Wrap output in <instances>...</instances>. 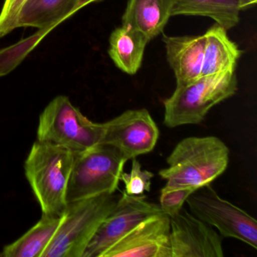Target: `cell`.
<instances>
[{
	"mask_svg": "<svg viewBox=\"0 0 257 257\" xmlns=\"http://www.w3.org/2000/svg\"><path fill=\"white\" fill-rule=\"evenodd\" d=\"M226 30L215 24L205 35L201 76L235 72L237 61L243 54L227 35Z\"/></svg>",
	"mask_w": 257,
	"mask_h": 257,
	"instance_id": "obj_14",
	"label": "cell"
},
{
	"mask_svg": "<svg viewBox=\"0 0 257 257\" xmlns=\"http://www.w3.org/2000/svg\"><path fill=\"white\" fill-rule=\"evenodd\" d=\"M229 150L216 137L182 140L167 159L168 167L159 175L170 186L199 189L210 185L228 168Z\"/></svg>",
	"mask_w": 257,
	"mask_h": 257,
	"instance_id": "obj_1",
	"label": "cell"
},
{
	"mask_svg": "<svg viewBox=\"0 0 257 257\" xmlns=\"http://www.w3.org/2000/svg\"><path fill=\"white\" fill-rule=\"evenodd\" d=\"M171 257H223L222 240L211 225L185 208L170 217Z\"/></svg>",
	"mask_w": 257,
	"mask_h": 257,
	"instance_id": "obj_10",
	"label": "cell"
},
{
	"mask_svg": "<svg viewBox=\"0 0 257 257\" xmlns=\"http://www.w3.org/2000/svg\"><path fill=\"white\" fill-rule=\"evenodd\" d=\"M192 214L220 235L241 240L257 249V222L245 210L219 196L210 185L196 189L186 200Z\"/></svg>",
	"mask_w": 257,
	"mask_h": 257,
	"instance_id": "obj_7",
	"label": "cell"
},
{
	"mask_svg": "<svg viewBox=\"0 0 257 257\" xmlns=\"http://www.w3.org/2000/svg\"><path fill=\"white\" fill-rule=\"evenodd\" d=\"M61 216L43 214L40 220L31 229L13 243L6 246L0 256L42 257L59 226Z\"/></svg>",
	"mask_w": 257,
	"mask_h": 257,
	"instance_id": "obj_18",
	"label": "cell"
},
{
	"mask_svg": "<svg viewBox=\"0 0 257 257\" xmlns=\"http://www.w3.org/2000/svg\"><path fill=\"white\" fill-rule=\"evenodd\" d=\"M170 216L162 213L143 221L102 257H171Z\"/></svg>",
	"mask_w": 257,
	"mask_h": 257,
	"instance_id": "obj_11",
	"label": "cell"
},
{
	"mask_svg": "<svg viewBox=\"0 0 257 257\" xmlns=\"http://www.w3.org/2000/svg\"><path fill=\"white\" fill-rule=\"evenodd\" d=\"M78 0H27L19 12L16 27L56 28L76 13Z\"/></svg>",
	"mask_w": 257,
	"mask_h": 257,
	"instance_id": "obj_16",
	"label": "cell"
},
{
	"mask_svg": "<svg viewBox=\"0 0 257 257\" xmlns=\"http://www.w3.org/2000/svg\"><path fill=\"white\" fill-rule=\"evenodd\" d=\"M132 160V170L129 173H121L120 180L124 183V191L127 195L137 196L144 195V192H150L151 189V180L154 174L143 170L136 158Z\"/></svg>",
	"mask_w": 257,
	"mask_h": 257,
	"instance_id": "obj_20",
	"label": "cell"
},
{
	"mask_svg": "<svg viewBox=\"0 0 257 257\" xmlns=\"http://www.w3.org/2000/svg\"><path fill=\"white\" fill-rule=\"evenodd\" d=\"M103 126L101 145L117 149L127 162L153 151L159 138V127L147 109L125 111Z\"/></svg>",
	"mask_w": 257,
	"mask_h": 257,
	"instance_id": "obj_9",
	"label": "cell"
},
{
	"mask_svg": "<svg viewBox=\"0 0 257 257\" xmlns=\"http://www.w3.org/2000/svg\"><path fill=\"white\" fill-rule=\"evenodd\" d=\"M162 213L159 204L147 201V195H129L123 191L112 211L96 230L82 257H102L138 224Z\"/></svg>",
	"mask_w": 257,
	"mask_h": 257,
	"instance_id": "obj_8",
	"label": "cell"
},
{
	"mask_svg": "<svg viewBox=\"0 0 257 257\" xmlns=\"http://www.w3.org/2000/svg\"><path fill=\"white\" fill-rule=\"evenodd\" d=\"M27 0H5L0 13V38L17 28L18 16Z\"/></svg>",
	"mask_w": 257,
	"mask_h": 257,
	"instance_id": "obj_22",
	"label": "cell"
},
{
	"mask_svg": "<svg viewBox=\"0 0 257 257\" xmlns=\"http://www.w3.org/2000/svg\"><path fill=\"white\" fill-rule=\"evenodd\" d=\"M126 162L121 153L111 146L99 145L76 153L67 203L115 192Z\"/></svg>",
	"mask_w": 257,
	"mask_h": 257,
	"instance_id": "obj_6",
	"label": "cell"
},
{
	"mask_svg": "<svg viewBox=\"0 0 257 257\" xmlns=\"http://www.w3.org/2000/svg\"><path fill=\"white\" fill-rule=\"evenodd\" d=\"M75 156V152L52 143L37 141L33 145L25 162V174L43 214L64 213Z\"/></svg>",
	"mask_w": 257,
	"mask_h": 257,
	"instance_id": "obj_2",
	"label": "cell"
},
{
	"mask_svg": "<svg viewBox=\"0 0 257 257\" xmlns=\"http://www.w3.org/2000/svg\"><path fill=\"white\" fill-rule=\"evenodd\" d=\"M174 4L175 0H128L122 25L140 31L150 41L163 33Z\"/></svg>",
	"mask_w": 257,
	"mask_h": 257,
	"instance_id": "obj_13",
	"label": "cell"
},
{
	"mask_svg": "<svg viewBox=\"0 0 257 257\" xmlns=\"http://www.w3.org/2000/svg\"><path fill=\"white\" fill-rule=\"evenodd\" d=\"M196 189L191 186L166 184L161 190L159 206L164 213L172 217L180 212L186 200Z\"/></svg>",
	"mask_w": 257,
	"mask_h": 257,
	"instance_id": "obj_21",
	"label": "cell"
},
{
	"mask_svg": "<svg viewBox=\"0 0 257 257\" xmlns=\"http://www.w3.org/2000/svg\"><path fill=\"white\" fill-rule=\"evenodd\" d=\"M54 27L40 29L32 36L16 44L0 49V77L10 74L40 44Z\"/></svg>",
	"mask_w": 257,
	"mask_h": 257,
	"instance_id": "obj_19",
	"label": "cell"
},
{
	"mask_svg": "<svg viewBox=\"0 0 257 257\" xmlns=\"http://www.w3.org/2000/svg\"><path fill=\"white\" fill-rule=\"evenodd\" d=\"M168 64L177 86L187 85L201 76L205 35L170 37L163 34Z\"/></svg>",
	"mask_w": 257,
	"mask_h": 257,
	"instance_id": "obj_12",
	"label": "cell"
},
{
	"mask_svg": "<svg viewBox=\"0 0 257 257\" xmlns=\"http://www.w3.org/2000/svg\"><path fill=\"white\" fill-rule=\"evenodd\" d=\"M103 123H94L75 107L69 97L60 95L46 106L40 117L38 141L52 143L75 153L101 145Z\"/></svg>",
	"mask_w": 257,
	"mask_h": 257,
	"instance_id": "obj_5",
	"label": "cell"
},
{
	"mask_svg": "<svg viewBox=\"0 0 257 257\" xmlns=\"http://www.w3.org/2000/svg\"><path fill=\"white\" fill-rule=\"evenodd\" d=\"M97 1H99V0H78L75 11H76V13L81 9L84 8V7L92 4V3L97 2Z\"/></svg>",
	"mask_w": 257,
	"mask_h": 257,
	"instance_id": "obj_24",
	"label": "cell"
},
{
	"mask_svg": "<svg viewBox=\"0 0 257 257\" xmlns=\"http://www.w3.org/2000/svg\"><path fill=\"white\" fill-rule=\"evenodd\" d=\"M257 0H239L240 3V10H244L246 9L250 8L252 6L256 4Z\"/></svg>",
	"mask_w": 257,
	"mask_h": 257,
	"instance_id": "obj_23",
	"label": "cell"
},
{
	"mask_svg": "<svg viewBox=\"0 0 257 257\" xmlns=\"http://www.w3.org/2000/svg\"><path fill=\"white\" fill-rule=\"evenodd\" d=\"M239 0H175L172 16H203L216 24L231 29L240 21Z\"/></svg>",
	"mask_w": 257,
	"mask_h": 257,
	"instance_id": "obj_17",
	"label": "cell"
},
{
	"mask_svg": "<svg viewBox=\"0 0 257 257\" xmlns=\"http://www.w3.org/2000/svg\"><path fill=\"white\" fill-rule=\"evenodd\" d=\"M119 197L114 192L67 203L59 226L42 257H82Z\"/></svg>",
	"mask_w": 257,
	"mask_h": 257,
	"instance_id": "obj_3",
	"label": "cell"
},
{
	"mask_svg": "<svg viewBox=\"0 0 257 257\" xmlns=\"http://www.w3.org/2000/svg\"><path fill=\"white\" fill-rule=\"evenodd\" d=\"M237 91L235 72L201 76L187 85L177 86L164 100V123L168 127L200 124L211 108Z\"/></svg>",
	"mask_w": 257,
	"mask_h": 257,
	"instance_id": "obj_4",
	"label": "cell"
},
{
	"mask_svg": "<svg viewBox=\"0 0 257 257\" xmlns=\"http://www.w3.org/2000/svg\"><path fill=\"white\" fill-rule=\"evenodd\" d=\"M149 39L145 35L125 25L112 31L108 50L114 64L129 75H135L141 68Z\"/></svg>",
	"mask_w": 257,
	"mask_h": 257,
	"instance_id": "obj_15",
	"label": "cell"
}]
</instances>
